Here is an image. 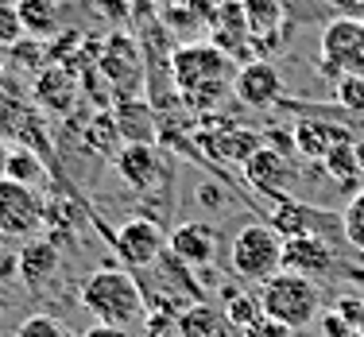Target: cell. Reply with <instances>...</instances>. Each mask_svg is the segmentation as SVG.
I'll return each instance as SVG.
<instances>
[{"mask_svg": "<svg viewBox=\"0 0 364 337\" xmlns=\"http://www.w3.org/2000/svg\"><path fill=\"white\" fill-rule=\"evenodd\" d=\"M171 77H175L182 101H190L194 109H210L225 97V90L237 77V58H229L213 43H190L175 50Z\"/></svg>", "mask_w": 364, "mask_h": 337, "instance_id": "cell-1", "label": "cell"}, {"mask_svg": "<svg viewBox=\"0 0 364 337\" xmlns=\"http://www.w3.org/2000/svg\"><path fill=\"white\" fill-rule=\"evenodd\" d=\"M82 310L93 318L97 326H117V330H128L144 318V291L124 267H97V272L85 275L82 283Z\"/></svg>", "mask_w": 364, "mask_h": 337, "instance_id": "cell-2", "label": "cell"}, {"mask_svg": "<svg viewBox=\"0 0 364 337\" xmlns=\"http://www.w3.org/2000/svg\"><path fill=\"white\" fill-rule=\"evenodd\" d=\"M283 245H287V240H283L272 225H245L229 245L232 275L245 279V283H259V287H264L272 275L283 272Z\"/></svg>", "mask_w": 364, "mask_h": 337, "instance_id": "cell-3", "label": "cell"}, {"mask_svg": "<svg viewBox=\"0 0 364 337\" xmlns=\"http://www.w3.org/2000/svg\"><path fill=\"white\" fill-rule=\"evenodd\" d=\"M259 302H264V314L283 322L287 330H306L318 318L322 295H318L314 279L294 275V272H279L259 287Z\"/></svg>", "mask_w": 364, "mask_h": 337, "instance_id": "cell-4", "label": "cell"}, {"mask_svg": "<svg viewBox=\"0 0 364 337\" xmlns=\"http://www.w3.org/2000/svg\"><path fill=\"white\" fill-rule=\"evenodd\" d=\"M318 70L326 77L341 74H364V20L360 16H337L322 31V58Z\"/></svg>", "mask_w": 364, "mask_h": 337, "instance_id": "cell-5", "label": "cell"}, {"mask_svg": "<svg viewBox=\"0 0 364 337\" xmlns=\"http://www.w3.org/2000/svg\"><path fill=\"white\" fill-rule=\"evenodd\" d=\"M43 221H47V205L39 190L0 175V237L31 240L43 229Z\"/></svg>", "mask_w": 364, "mask_h": 337, "instance_id": "cell-6", "label": "cell"}, {"mask_svg": "<svg viewBox=\"0 0 364 337\" xmlns=\"http://www.w3.org/2000/svg\"><path fill=\"white\" fill-rule=\"evenodd\" d=\"M245 175L264 198L283 202V198H291V186H294V178H299V171H294V163H291V151H279V148L259 144V148L248 155Z\"/></svg>", "mask_w": 364, "mask_h": 337, "instance_id": "cell-7", "label": "cell"}, {"mask_svg": "<svg viewBox=\"0 0 364 337\" xmlns=\"http://www.w3.org/2000/svg\"><path fill=\"white\" fill-rule=\"evenodd\" d=\"M117 256L128 267H151L167 256V237H163L159 221L151 218H132L117 229Z\"/></svg>", "mask_w": 364, "mask_h": 337, "instance_id": "cell-8", "label": "cell"}, {"mask_svg": "<svg viewBox=\"0 0 364 337\" xmlns=\"http://www.w3.org/2000/svg\"><path fill=\"white\" fill-rule=\"evenodd\" d=\"M232 93H237L240 105L248 109H272L283 101V74L275 63L267 58H252V63L237 66V77H232Z\"/></svg>", "mask_w": 364, "mask_h": 337, "instance_id": "cell-9", "label": "cell"}, {"mask_svg": "<svg viewBox=\"0 0 364 337\" xmlns=\"http://www.w3.org/2000/svg\"><path fill=\"white\" fill-rule=\"evenodd\" d=\"M291 144H294V151H299L302 159L322 163L326 155H333L337 148H349V144H357V140H353L349 128L333 124V120H322V117L310 120V117H302L299 124L291 128Z\"/></svg>", "mask_w": 364, "mask_h": 337, "instance_id": "cell-10", "label": "cell"}, {"mask_svg": "<svg viewBox=\"0 0 364 337\" xmlns=\"http://www.w3.org/2000/svg\"><path fill=\"white\" fill-rule=\"evenodd\" d=\"M213 47H221L229 58H245V63L256 58L252 31H248L245 4H240V0H225V4H218V12H213Z\"/></svg>", "mask_w": 364, "mask_h": 337, "instance_id": "cell-11", "label": "cell"}, {"mask_svg": "<svg viewBox=\"0 0 364 337\" xmlns=\"http://www.w3.org/2000/svg\"><path fill=\"white\" fill-rule=\"evenodd\" d=\"M167 248H171V256L182 260V264L205 267L213 256H218V248H221V232L213 229V225H205V221H186V225H178V229L167 237Z\"/></svg>", "mask_w": 364, "mask_h": 337, "instance_id": "cell-12", "label": "cell"}, {"mask_svg": "<svg viewBox=\"0 0 364 337\" xmlns=\"http://www.w3.org/2000/svg\"><path fill=\"white\" fill-rule=\"evenodd\" d=\"M333 264V245L326 237H291L283 245V272L314 279V275H329Z\"/></svg>", "mask_w": 364, "mask_h": 337, "instance_id": "cell-13", "label": "cell"}, {"mask_svg": "<svg viewBox=\"0 0 364 337\" xmlns=\"http://www.w3.org/2000/svg\"><path fill=\"white\" fill-rule=\"evenodd\" d=\"M245 4V20L252 31L256 58H272L279 47V23H283V0H240Z\"/></svg>", "mask_w": 364, "mask_h": 337, "instance_id": "cell-14", "label": "cell"}, {"mask_svg": "<svg viewBox=\"0 0 364 337\" xmlns=\"http://www.w3.org/2000/svg\"><path fill=\"white\" fill-rule=\"evenodd\" d=\"M55 272H58V248H55V240L31 237L28 245L16 252V275H20L23 283H31V287L47 283Z\"/></svg>", "mask_w": 364, "mask_h": 337, "instance_id": "cell-15", "label": "cell"}, {"mask_svg": "<svg viewBox=\"0 0 364 337\" xmlns=\"http://www.w3.org/2000/svg\"><path fill=\"white\" fill-rule=\"evenodd\" d=\"M318 221H322V210H310V205L294 202V198H283V202H275V213L267 225H272L283 240H291V237H322V232H318Z\"/></svg>", "mask_w": 364, "mask_h": 337, "instance_id": "cell-16", "label": "cell"}, {"mask_svg": "<svg viewBox=\"0 0 364 337\" xmlns=\"http://www.w3.org/2000/svg\"><path fill=\"white\" fill-rule=\"evenodd\" d=\"M117 171L132 190H147L159 178V155H155L151 144H128L117 155Z\"/></svg>", "mask_w": 364, "mask_h": 337, "instance_id": "cell-17", "label": "cell"}, {"mask_svg": "<svg viewBox=\"0 0 364 337\" xmlns=\"http://www.w3.org/2000/svg\"><path fill=\"white\" fill-rule=\"evenodd\" d=\"M101 70L117 85H136L140 82V55H136V47L124 36H112L105 58H101Z\"/></svg>", "mask_w": 364, "mask_h": 337, "instance_id": "cell-18", "label": "cell"}, {"mask_svg": "<svg viewBox=\"0 0 364 337\" xmlns=\"http://www.w3.org/2000/svg\"><path fill=\"white\" fill-rule=\"evenodd\" d=\"M36 101L43 109H50V112H70V105H74V77L66 70H58V66L43 70L39 82H36Z\"/></svg>", "mask_w": 364, "mask_h": 337, "instance_id": "cell-19", "label": "cell"}, {"mask_svg": "<svg viewBox=\"0 0 364 337\" xmlns=\"http://www.w3.org/2000/svg\"><path fill=\"white\" fill-rule=\"evenodd\" d=\"M16 12H20L28 36H50V31L58 28V4L55 0H16Z\"/></svg>", "mask_w": 364, "mask_h": 337, "instance_id": "cell-20", "label": "cell"}, {"mask_svg": "<svg viewBox=\"0 0 364 337\" xmlns=\"http://www.w3.org/2000/svg\"><path fill=\"white\" fill-rule=\"evenodd\" d=\"M202 144H205V148H213V155H221V159H232V163H240V167H245L248 155L259 148V140H256V136H248V132L202 136Z\"/></svg>", "mask_w": 364, "mask_h": 337, "instance_id": "cell-21", "label": "cell"}, {"mask_svg": "<svg viewBox=\"0 0 364 337\" xmlns=\"http://www.w3.org/2000/svg\"><path fill=\"white\" fill-rule=\"evenodd\" d=\"M318 167L326 171L329 178H337V183H357L360 178V159H357V144H349V148H337L333 155H326Z\"/></svg>", "mask_w": 364, "mask_h": 337, "instance_id": "cell-22", "label": "cell"}, {"mask_svg": "<svg viewBox=\"0 0 364 337\" xmlns=\"http://www.w3.org/2000/svg\"><path fill=\"white\" fill-rule=\"evenodd\" d=\"M4 175L16 178V183H23V186H36L39 175H43V163L28 148H12L8 151V163H4Z\"/></svg>", "mask_w": 364, "mask_h": 337, "instance_id": "cell-23", "label": "cell"}, {"mask_svg": "<svg viewBox=\"0 0 364 337\" xmlns=\"http://www.w3.org/2000/svg\"><path fill=\"white\" fill-rule=\"evenodd\" d=\"M333 97L345 112L364 117V74H341L333 82Z\"/></svg>", "mask_w": 364, "mask_h": 337, "instance_id": "cell-24", "label": "cell"}, {"mask_svg": "<svg viewBox=\"0 0 364 337\" xmlns=\"http://www.w3.org/2000/svg\"><path fill=\"white\" fill-rule=\"evenodd\" d=\"M225 318H229V326H237V330H252L259 318H264V302L252 299V295H229Z\"/></svg>", "mask_w": 364, "mask_h": 337, "instance_id": "cell-25", "label": "cell"}, {"mask_svg": "<svg viewBox=\"0 0 364 337\" xmlns=\"http://www.w3.org/2000/svg\"><path fill=\"white\" fill-rule=\"evenodd\" d=\"M16 337H77V333L63 322V318H55V314H31V318H23V322H20Z\"/></svg>", "mask_w": 364, "mask_h": 337, "instance_id": "cell-26", "label": "cell"}, {"mask_svg": "<svg viewBox=\"0 0 364 337\" xmlns=\"http://www.w3.org/2000/svg\"><path fill=\"white\" fill-rule=\"evenodd\" d=\"M341 232L357 252H364V190L341 210Z\"/></svg>", "mask_w": 364, "mask_h": 337, "instance_id": "cell-27", "label": "cell"}, {"mask_svg": "<svg viewBox=\"0 0 364 337\" xmlns=\"http://www.w3.org/2000/svg\"><path fill=\"white\" fill-rule=\"evenodd\" d=\"M23 36H28V31H23V20H20V12H16V4H0V47L12 50Z\"/></svg>", "mask_w": 364, "mask_h": 337, "instance_id": "cell-28", "label": "cell"}, {"mask_svg": "<svg viewBox=\"0 0 364 337\" xmlns=\"http://www.w3.org/2000/svg\"><path fill=\"white\" fill-rule=\"evenodd\" d=\"M213 326H218V314L210 306H194L182 318V333L186 337H213Z\"/></svg>", "mask_w": 364, "mask_h": 337, "instance_id": "cell-29", "label": "cell"}, {"mask_svg": "<svg viewBox=\"0 0 364 337\" xmlns=\"http://www.w3.org/2000/svg\"><path fill=\"white\" fill-rule=\"evenodd\" d=\"M194 198H198V205H205V210H221V205L229 202V194H225L218 183H198Z\"/></svg>", "mask_w": 364, "mask_h": 337, "instance_id": "cell-30", "label": "cell"}, {"mask_svg": "<svg viewBox=\"0 0 364 337\" xmlns=\"http://www.w3.org/2000/svg\"><path fill=\"white\" fill-rule=\"evenodd\" d=\"M294 330H287L283 322H275V318H259V322L252 326V330H245V337H291Z\"/></svg>", "mask_w": 364, "mask_h": 337, "instance_id": "cell-31", "label": "cell"}, {"mask_svg": "<svg viewBox=\"0 0 364 337\" xmlns=\"http://www.w3.org/2000/svg\"><path fill=\"white\" fill-rule=\"evenodd\" d=\"M12 55L16 58H20V66H39L43 63V47H39V43H16V47H12Z\"/></svg>", "mask_w": 364, "mask_h": 337, "instance_id": "cell-32", "label": "cell"}, {"mask_svg": "<svg viewBox=\"0 0 364 337\" xmlns=\"http://www.w3.org/2000/svg\"><path fill=\"white\" fill-rule=\"evenodd\" d=\"M318 4L333 8L337 16H360L364 12V0H318Z\"/></svg>", "mask_w": 364, "mask_h": 337, "instance_id": "cell-33", "label": "cell"}, {"mask_svg": "<svg viewBox=\"0 0 364 337\" xmlns=\"http://www.w3.org/2000/svg\"><path fill=\"white\" fill-rule=\"evenodd\" d=\"M82 337H128V330H117V326H90Z\"/></svg>", "mask_w": 364, "mask_h": 337, "instance_id": "cell-34", "label": "cell"}, {"mask_svg": "<svg viewBox=\"0 0 364 337\" xmlns=\"http://www.w3.org/2000/svg\"><path fill=\"white\" fill-rule=\"evenodd\" d=\"M4 163H8V148L0 144V175H4Z\"/></svg>", "mask_w": 364, "mask_h": 337, "instance_id": "cell-35", "label": "cell"}, {"mask_svg": "<svg viewBox=\"0 0 364 337\" xmlns=\"http://www.w3.org/2000/svg\"><path fill=\"white\" fill-rule=\"evenodd\" d=\"M0 310H4V291H0Z\"/></svg>", "mask_w": 364, "mask_h": 337, "instance_id": "cell-36", "label": "cell"}]
</instances>
